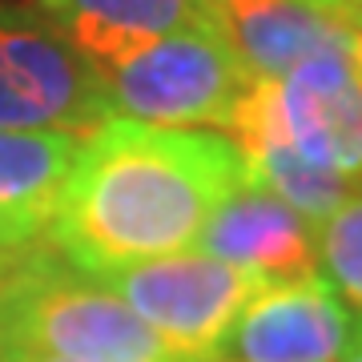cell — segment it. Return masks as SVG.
<instances>
[{
	"instance_id": "1",
	"label": "cell",
	"mask_w": 362,
	"mask_h": 362,
	"mask_svg": "<svg viewBox=\"0 0 362 362\" xmlns=\"http://www.w3.org/2000/svg\"><path fill=\"white\" fill-rule=\"evenodd\" d=\"M242 181L246 157L226 133L109 117L81 137L49 242L89 274L185 254Z\"/></svg>"
},
{
	"instance_id": "2",
	"label": "cell",
	"mask_w": 362,
	"mask_h": 362,
	"mask_svg": "<svg viewBox=\"0 0 362 362\" xmlns=\"http://www.w3.org/2000/svg\"><path fill=\"white\" fill-rule=\"evenodd\" d=\"M0 342L69 362H181L101 278H81L37 250L0 278Z\"/></svg>"
},
{
	"instance_id": "3",
	"label": "cell",
	"mask_w": 362,
	"mask_h": 362,
	"mask_svg": "<svg viewBox=\"0 0 362 362\" xmlns=\"http://www.w3.org/2000/svg\"><path fill=\"white\" fill-rule=\"evenodd\" d=\"M226 137L238 149L286 141L318 165L362 177V77L350 49L318 52L278 81H254Z\"/></svg>"
},
{
	"instance_id": "4",
	"label": "cell",
	"mask_w": 362,
	"mask_h": 362,
	"mask_svg": "<svg viewBox=\"0 0 362 362\" xmlns=\"http://www.w3.org/2000/svg\"><path fill=\"white\" fill-rule=\"evenodd\" d=\"M254 85L230 45L202 21L145 45L113 73H101L109 117L145 125H221L230 129L233 109Z\"/></svg>"
},
{
	"instance_id": "5",
	"label": "cell",
	"mask_w": 362,
	"mask_h": 362,
	"mask_svg": "<svg viewBox=\"0 0 362 362\" xmlns=\"http://www.w3.org/2000/svg\"><path fill=\"white\" fill-rule=\"evenodd\" d=\"M113 290L177 358H214L218 342L233 326L262 278L209 254H169L133 262L121 270L93 274Z\"/></svg>"
},
{
	"instance_id": "6",
	"label": "cell",
	"mask_w": 362,
	"mask_h": 362,
	"mask_svg": "<svg viewBox=\"0 0 362 362\" xmlns=\"http://www.w3.org/2000/svg\"><path fill=\"white\" fill-rule=\"evenodd\" d=\"M109 121L101 77L49 25L0 8V129L93 133Z\"/></svg>"
},
{
	"instance_id": "7",
	"label": "cell",
	"mask_w": 362,
	"mask_h": 362,
	"mask_svg": "<svg viewBox=\"0 0 362 362\" xmlns=\"http://www.w3.org/2000/svg\"><path fill=\"white\" fill-rule=\"evenodd\" d=\"M354 326L358 314L322 274L266 282L233 318L214 362H338Z\"/></svg>"
},
{
	"instance_id": "8",
	"label": "cell",
	"mask_w": 362,
	"mask_h": 362,
	"mask_svg": "<svg viewBox=\"0 0 362 362\" xmlns=\"http://www.w3.org/2000/svg\"><path fill=\"white\" fill-rule=\"evenodd\" d=\"M194 246L262 282L318 274V226L250 177L214 206Z\"/></svg>"
},
{
	"instance_id": "9",
	"label": "cell",
	"mask_w": 362,
	"mask_h": 362,
	"mask_svg": "<svg viewBox=\"0 0 362 362\" xmlns=\"http://www.w3.org/2000/svg\"><path fill=\"white\" fill-rule=\"evenodd\" d=\"M206 25L254 81H278L318 52H346L354 45L350 28L306 0H206Z\"/></svg>"
},
{
	"instance_id": "10",
	"label": "cell",
	"mask_w": 362,
	"mask_h": 362,
	"mask_svg": "<svg viewBox=\"0 0 362 362\" xmlns=\"http://www.w3.org/2000/svg\"><path fill=\"white\" fill-rule=\"evenodd\" d=\"M49 28L101 77L145 45L206 21V0H37Z\"/></svg>"
},
{
	"instance_id": "11",
	"label": "cell",
	"mask_w": 362,
	"mask_h": 362,
	"mask_svg": "<svg viewBox=\"0 0 362 362\" xmlns=\"http://www.w3.org/2000/svg\"><path fill=\"white\" fill-rule=\"evenodd\" d=\"M81 153V133L0 129V214L49 230L57 197Z\"/></svg>"
},
{
	"instance_id": "12",
	"label": "cell",
	"mask_w": 362,
	"mask_h": 362,
	"mask_svg": "<svg viewBox=\"0 0 362 362\" xmlns=\"http://www.w3.org/2000/svg\"><path fill=\"white\" fill-rule=\"evenodd\" d=\"M242 157H246V177L254 181V185L278 194L286 206H294L298 214L306 221H314V226H322V221L354 194V177L318 165L310 157H302L294 145H286V141L242 149Z\"/></svg>"
},
{
	"instance_id": "13",
	"label": "cell",
	"mask_w": 362,
	"mask_h": 362,
	"mask_svg": "<svg viewBox=\"0 0 362 362\" xmlns=\"http://www.w3.org/2000/svg\"><path fill=\"white\" fill-rule=\"evenodd\" d=\"M318 274L350 310L362 314V189L318 226Z\"/></svg>"
},
{
	"instance_id": "14",
	"label": "cell",
	"mask_w": 362,
	"mask_h": 362,
	"mask_svg": "<svg viewBox=\"0 0 362 362\" xmlns=\"http://www.w3.org/2000/svg\"><path fill=\"white\" fill-rule=\"evenodd\" d=\"M45 233H49V230L37 226V221L0 214V262H4V266H13V262L28 258V254L37 250V238H45Z\"/></svg>"
},
{
	"instance_id": "15",
	"label": "cell",
	"mask_w": 362,
	"mask_h": 362,
	"mask_svg": "<svg viewBox=\"0 0 362 362\" xmlns=\"http://www.w3.org/2000/svg\"><path fill=\"white\" fill-rule=\"evenodd\" d=\"M310 8H318L322 16H330V21H338L342 28H350V33H358L362 37V0H306Z\"/></svg>"
},
{
	"instance_id": "16",
	"label": "cell",
	"mask_w": 362,
	"mask_h": 362,
	"mask_svg": "<svg viewBox=\"0 0 362 362\" xmlns=\"http://www.w3.org/2000/svg\"><path fill=\"white\" fill-rule=\"evenodd\" d=\"M0 358L4 362H69L61 354H49L40 346H25V342H0Z\"/></svg>"
},
{
	"instance_id": "17",
	"label": "cell",
	"mask_w": 362,
	"mask_h": 362,
	"mask_svg": "<svg viewBox=\"0 0 362 362\" xmlns=\"http://www.w3.org/2000/svg\"><path fill=\"white\" fill-rule=\"evenodd\" d=\"M338 362H362V314H358V326H354V338H350L346 354H342Z\"/></svg>"
},
{
	"instance_id": "18",
	"label": "cell",
	"mask_w": 362,
	"mask_h": 362,
	"mask_svg": "<svg viewBox=\"0 0 362 362\" xmlns=\"http://www.w3.org/2000/svg\"><path fill=\"white\" fill-rule=\"evenodd\" d=\"M350 57H354V69H358V77H362V37L354 33V45H350Z\"/></svg>"
},
{
	"instance_id": "19",
	"label": "cell",
	"mask_w": 362,
	"mask_h": 362,
	"mask_svg": "<svg viewBox=\"0 0 362 362\" xmlns=\"http://www.w3.org/2000/svg\"><path fill=\"white\" fill-rule=\"evenodd\" d=\"M13 266H16V262H13ZM13 266H4V262H0V278H4V274H8V270H13Z\"/></svg>"
},
{
	"instance_id": "20",
	"label": "cell",
	"mask_w": 362,
	"mask_h": 362,
	"mask_svg": "<svg viewBox=\"0 0 362 362\" xmlns=\"http://www.w3.org/2000/svg\"><path fill=\"white\" fill-rule=\"evenodd\" d=\"M181 362H194V358H181ZM197 362H214V358H197Z\"/></svg>"
},
{
	"instance_id": "21",
	"label": "cell",
	"mask_w": 362,
	"mask_h": 362,
	"mask_svg": "<svg viewBox=\"0 0 362 362\" xmlns=\"http://www.w3.org/2000/svg\"><path fill=\"white\" fill-rule=\"evenodd\" d=\"M0 362H4V358H0Z\"/></svg>"
}]
</instances>
